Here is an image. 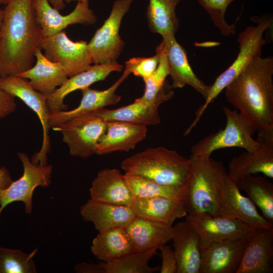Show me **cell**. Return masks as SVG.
Here are the masks:
<instances>
[{
	"instance_id": "603a6c76",
	"label": "cell",
	"mask_w": 273,
	"mask_h": 273,
	"mask_svg": "<svg viewBox=\"0 0 273 273\" xmlns=\"http://www.w3.org/2000/svg\"><path fill=\"white\" fill-rule=\"evenodd\" d=\"M172 226L171 240L177 262V273H199L201 250L197 233L186 220Z\"/></svg>"
},
{
	"instance_id": "7c38bea8",
	"label": "cell",
	"mask_w": 273,
	"mask_h": 273,
	"mask_svg": "<svg viewBox=\"0 0 273 273\" xmlns=\"http://www.w3.org/2000/svg\"><path fill=\"white\" fill-rule=\"evenodd\" d=\"M39 48L52 61L60 63L68 77L87 69L92 61L85 41H73L63 30L41 38Z\"/></svg>"
},
{
	"instance_id": "60d3db41",
	"label": "cell",
	"mask_w": 273,
	"mask_h": 273,
	"mask_svg": "<svg viewBox=\"0 0 273 273\" xmlns=\"http://www.w3.org/2000/svg\"><path fill=\"white\" fill-rule=\"evenodd\" d=\"M74 1H77L78 2H82L84 3H88L89 0H48L50 5L55 9L60 11L64 9L65 7V2L69 3L70 2Z\"/></svg>"
},
{
	"instance_id": "e575fe53",
	"label": "cell",
	"mask_w": 273,
	"mask_h": 273,
	"mask_svg": "<svg viewBox=\"0 0 273 273\" xmlns=\"http://www.w3.org/2000/svg\"><path fill=\"white\" fill-rule=\"evenodd\" d=\"M207 12L214 25L225 36L235 35V23L230 25L225 20V14L229 6L236 0H197Z\"/></svg>"
},
{
	"instance_id": "d4e9b609",
	"label": "cell",
	"mask_w": 273,
	"mask_h": 273,
	"mask_svg": "<svg viewBox=\"0 0 273 273\" xmlns=\"http://www.w3.org/2000/svg\"><path fill=\"white\" fill-rule=\"evenodd\" d=\"M134 251L159 248L171 240L173 226L135 216L125 227Z\"/></svg>"
},
{
	"instance_id": "e0dca14e",
	"label": "cell",
	"mask_w": 273,
	"mask_h": 273,
	"mask_svg": "<svg viewBox=\"0 0 273 273\" xmlns=\"http://www.w3.org/2000/svg\"><path fill=\"white\" fill-rule=\"evenodd\" d=\"M130 74V73L124 69L121 77L105 90L89 87L82 89V98L76 108L68 111L51 112L49 120L50 128H54L75 117L93 113L107 106L117 104L121 97L116 94V90Z\"/></svg>"
},
{
	"instance_id": "f35d334b",
	"label": "cell",
	"mask_w": 273,
	"mask_h": 273,
	"mask_svg": "<svg viewBox=\"0 0 273 273\" xmlns=\"http://www.w3.org/2000/svg\"><path fill=\"white\" fill-rule=\"evenodd\" d=\"M74 269L76 272L80 273H104L100 263H80L74 267Z\"/></svg>"
},
{
	"instance_id": "7402d4cb",
	"label": "cell",
	"mask_w": 273,
	"mask_h": 273,
	"mask_svg": "<svg viewBox=\"0 0 273 273\" xmlns=\"http://www.w3.org/2000/svg\"><path fill=\"white\" fill-rule=\"evenodd\" d=\"M84 221L92 222L99 232L125 228L136 216L131 206L110 204L89 199L80 207Z\"/></svg>"
},
{
	"instance_id": "cb8c5ba5",
	"label": "cell",
	"mask_w": 273,
	"mask_h": 273,
	"mask_svg": "<svg viewBox=\"0 0 273 273\" xmlns=\"http://www.w3.org/2000/svg\"><path fill=\"white\" fill-rule=\"evenodd\" d=\"M147 131L146 126L107 121L106 132L97 147L96 154L102 155L116 152H128L146 139Z\"/></svg>"
},
{
	"instance_id": "7a4b0ae2",
	"label": "cell",
	"mask_w": 273,
	"mask_h": 273,
	"mask_svg": "<svg viewBox=\"0 0 273 273\" xmlns=\"http://www.w3.org/2000/svg\"><path fill=\"white\" fill-rule=\"evenodd\" d=\"M273 57L253 60L224 89L226 99L257 131L273 130Z\"/></svg>"
},
{
	"instance_id": "8d00e7d4",
	"label": "cell",
	"mask_w": 273,
	"mask_h": 273,
	"mask_svg": "<svg viewBox=\"0 0 273 273\" xmlns=\"http://www.w3.org/2000/svg\"><path fill=\"white\" fill-rule=\"evenodd\" d=\"M161 252L162 264L161 273H177V262L174 250L168 245L164 244L159 249Z\"/></svg>"
},
{
	"instance_id": "52a82bcc",
	"label": "cell",
	"mask_w": 273,
	"mask_h": 273,
	"mask_svg": "<svg viewBox=\"0 0 273 273\" xmlns=\"http://www.w3.org/2000/svg\"><path fill=\"white\" fill-rule=\"evenodd\" d=\"M134 0H115L109 17L87 43L92 63L106 64L116 62L124 48L119 35L122 20Z\"/></svg>"
},
{
	"instance_id": "4fadbf2b",
	"label": "cell",
	"mask_w": 273,
	"mask_h": 273,
	"mask_svg": "<svg viewBox=\"0 0 273 273\" xmlns=\"http://www.w3.org/2000/svg\"><path fill=\"white\" fill-rule=\"evenodd\" d=\"M186 216L185 220L197 234L201 251L213 243L246 236L255 231L241 220L220 215Z\"/></svg>"
},
{
	"instance_id": "7bdbcfd3",
	"label": "cell",
	"mask_w": 273,
	"mask_h": 273,
	"mask_svg": "<svg viewBox=\"0 0 273 273\" xmlns=\"http://www.w3.org/2000/svg\"><path fill=\"white\" fill-rule=\"evenodd\" d=\"M8 0H0V4L6 5Z\"/></svg>"
},
{
	"instance_id": "5b68a950",
	"label": "cell",
	"mask_w": 273,
	"mask_h": 273,
	"mask_svg": "<svg viewBox=\"0 0 273 273\" xmlns=\"http://www.w3.org/2000/svg\"><path fill=\"white\" fill-rule=\"evenodd\" d=\"M257 24L246 27L239 35V53L233 63L210 85L205 102L195 113V118L188 127L191 131L197 125L209 105L253 60L261 57L262 47L267 43L263 36L271 27L272 19L268 16H254L250 18Z\"/></svg>"
},
{
	"instance_id": "5bb4252c",
	"label": "cell",
	"mask_w": 273,
	"mask_h": 273,
	"mask_svg": "<svg viewBox=\"0 0 273 273\" xmlns=\"http://www.w3.org/2000/svg\"><path fill=\"white\" fill-rule=\"evenodd\" d=\"M258 148L232 158L229 164V176L235 181L246 175L262 173L273 178V130L258 131Z\"/></svg>"
},
{
	"instance_id": "6da1fadb",
	"label": "cell",
	"mask_w": 273,
	"mask_h": 273,
	"mask_svg": "<svg viewBox=\"0 0 273 273\" xmlns=\"http://www.w3.org/2000/svg\"><path fill=\"white\" fill-rule=\"evenodd\" d=\"M0 39V78L32 67L42 38L32 0H8Z\"/></svg>"
},
{
	"instance_id": "9c48e42d",
	"label": "cell",
	"mask_w": 273,
	"mask_h": 273,
	"mask_svg": "<svg viewBox=\"0 0 273 273\" xmlns=\"http://www.w3.org/2000/svg\"><path fill=\"white\" fill-rule=\"evenodd\" d=\"M18 156L23 165V173L18 179L13 181L0 192V214L6 206L15 202H23L25 212L31 214L34 190L38 187H48L51 183V165L34 164L23 152L18 153Z\"/></svg>"
},
{
	"instance_id": "30bf717a",
	"label": "cell",
	"mask_w": 273,
	"mask_h": 273,
	"mask_svg": "<svg viewBox=\"0 0 273 273\" xmlns=\"http://www.w3.org/2000/svg\"><path fill=\"white\" fill-rule=\"evenodd\" d=\"M0 86L10 95L20 99L37 115L42 127V143L31 161L35 164H47V155L50 150L49 120L51 113L47 95L35 90L29 81L18 76L0 78Z\"/></svg>"
},
{
	"instance_id": "3957f363",
	"label": "cell",
	"mask_w": 273,
	"mask_h": 273,
	"mask_svg": "<svg viewBox=\"0 0 273 273\" xmlns=\"http://www.w3.org/2000/svg\"><path fill=\"white\" fill-rule=\"evenodd\" d=\"M184 185V205L187 214L203 217L219 215L220 179L223 164L210 156L191 155Z\"/></svg>"
},
{
	"instance_id": "2e32d148",
	"label": "cell",
	"mask_w": 273,
	"mask_h": 273,
	"mask_svg": "<svg viewBox=\"0 0 273 273\" xmlns=\"http://www.w3.org/2000/svg\"><path fill=\"white\" fill-rule=\"evenodd\" d=\"M251 234L216 242L203 249L199 273H236Z\"/></svg>"
},
{
	"instance_id": "9a60e30c",
	"label": "cell",
	"mask_w": 273,
	"mask_h": 273,
	"mask_svg": "<svg viewBox=\"0 0 273 273\" xmlns=\"http://www.w3.org/2000/svg\"><path fill=\"white\" fill-rule=\"evenodd\" d=\"M32 5L42 37L62 31L70 25H90L97 21L88 3L78 2L74 10L66 15H62L54 8L48 0H32Z\"/></svg>"
},
{
	"instance_id": "1f68e13d",
	"label": "cell",
	"mask_w": 273,
	"mask_h": 273,
	"mask_svg": "<svg viewBox=\"0 0 273 273\" xmlns=\"http://www.w3.org/2000/svg\"><path fill=\"white\" fill-rule=\"evenodd\" d=\"M124 176L134 199L161 197L184 204L185 195L184 186L164 185L146 177L133 174L125 173Z\"/></svg>"
},
{
	"instance_id": "836d02e7",
	"label": "cell",
	"mask_w": 273,
	"mask_h": 273,
	"mask_svg": "<svg viewBox=\"0 0 273 273\" xmlns=\"http://www.w3.org/2000/svg\"><path fill=\"white\" fill-rule=\"evenodd\" d=\"M37 249L26 254L20 250L0 247V273H36L33 257Z\"/></svg>"
},
{
	"instance_id": "83f0119b",
	"label": "cell",
	"mask_w": 273,
	"mask_h": 273,
	"mask_svg": "<svg viewBox=\"0 0 273 273\" xmlns=\"http://www.w3.org/2000/svg\"><path fill=\"white\" fill-rule=\"evenodd\" d=\"M132 207L137 216L171 226L187 215L182 203L165 197L135 198Z\"/></svg>"
},
{
	"instance_id": "ffe728a7",
	"label": "cell",
	"mask_w": 273,
	"mask_h": 273,
	"mask_svg": "<svg viewBox=\"0 0 273 273\" xmlns=\"http://www.w3.org/2000/svg\"><path fill=\"white\" fill-rule=\"evenodd\" d=\"M273 270V227L255 230L248 237L236 273H269Z\"/></svg>"
},
{
	"instance_id": "f1b7e54d",
	"label": "cell",
	"mask_w": 273,
	"mask_h": 273,
	"mask_svg": "<svg viewBox=\"0 0 273 273\" xmlns=\"http://www.w3.org/2000/svg\"><path fill=\"white\" fill-rule=\"evenodd\" d=\"M91 251L98 259L108 262L134 251L125 228H115L99 232L94 238Z\"/></svg>"
},
{
	"instance_id": "d590c367",
	"label": "cell",
	"mask_w": 273,
	"mask_h": 273,
	"mask_svg": "<svg viewBox=\"0 0 273 273\" xmlns=\"http://www.w3.org/2000/svg\"><path fill=\"white\" fill-rule=\"evenodd\" d=\"M155 55L151 57L132 58L125 62V68L134 76L142 78L143 80L149 77L156 70L159 61V54L156 52Z\"/></svg>"
},
{
	"instance_id": "4316f807",
	"label": "cell",
	"mask_w": 273,
	"mask_h": 273,
	"mask_svg": "<svg viewBox=\"0 0 273 273\" xmlns=\"http://www.w3.org/2000/svg\"><path fill=\"white\" fill-rule=\"evenodd\" d=\"M164 102L146 103L137 99L133 103L116 109L103 108L93 113L106 121H119L147 126L160 122L159 107Z\"/></svg>"
},
{
	"instance_id": "74e56055",
	"label": "cell",
	"mask_w": 273,
	"mask_h": 273,
	"mask_svg": "<svg viewBox=\"0 0 273 273\" xmlns=\"http://www.w3.org/2000/svg\"><path fill=\"white\" fill-rule=\"evenodd\" d=\"M15 98L0 86V119L8 116L15 111L16 108Z\"/></svg>"
},
{
	"instance_id": "ab89813d",
	"label": "cell",
	"mask_w": 273,
	"mask_h": 273,
	"mask_svg": "<svg viewBox=\"0 0 273 273\" xmlns=\"http://www.w3.org/2000/svg\"><path fill=\"white\" fill-rule=\"evenodd\" d=\"M13 181L8 169L4 167L0 168V192L9 186Z\"/></svg>"
},
{
	"instance_id": "b9f144b4",
	"label": "cell",
	"mask_w": 273,
	"mask_h": 273,
	"mask_svg": "<svg viewBox=\"0 0 273 273\" xmlns=\"http://www.w3.org/2000/svg\"><path fill=\"white\" fill-rule=\"evenodd\" d=\"M4 18V10L0 9V39L1 37L3 21Z\"/></svg>"
},
{
	"instance_id": "ba28073f",
	"label": "cell",
	"mask_w": 273,
	"mask_h": 273,
	"mask_svg": "<svg viewBox=\"0 0 273 273\" xmlns=\"http://www.w3.org/2000/svg\"><path fill=\"white\" fill-rule=\"evenodd\" d=\"M106 128V121L90 113L73 118L53 129L60 132L71 156L87 158L96 153Z\"/></svg>"
},
{
	"instance_id": "ac0fdd59",
	"label": "cell",
	"mask_w": 273,
	"mask_h": 273,
	"mask_svg": "<svg viewBox=\"0 0 273 273\" xmlns=\"http://www.w3.org/2000/svg\"><path fill=\"white\" fill-rule=\"evenodd\" d=\"M172 88H183L188 85L206 99L210 85L200 79L193 71L188 60L185 49L177 41L174 35L162 38Z\"/></svg>"
},
{
	"instance_id": "44dd1931",
	"label": "cell",
	"mask_w": 273,
	"mask_h": 273,
	"mask_svg": "<svg viewBox=\"0 0 273 273\" xmlns=\"http://www.w3.org/2000/svg\"><path fill=\"white\" fill-rule=\"evenodd\" d=\"M89 193L91 199L116 205L132 207L134 199L124 174L115 168L100 170L92 183Z\"/></svg>"
},
{
	"instance_id": "d6a6232c",
	"label": "cell",
	"mask_w": 273,
	"mask_h": 273,
	"mask_svg": "<svg viewBox=\"0 0 273 273\" xmlns=\"http://www.w3.org/2000/svg\"><path fill=\"white\" fill-rule=\"evenodd\" d=\"M156 248L145 251H133L116 259L100 263L104 273H153L158 267L148 264L150 259L157 254Z\"/></svg>"
},
{
	"instance_id": "d6986e66",
	"label": "cell",
	"mask_w": 273,
	"mask_h": 273,
	"mask_svg": "<svg viewBox=\"0 0 273 273\" xmlns=\"http://www.w3.org/2000/svg\"><path fill=\"white\" fill-rule=\"evenodd\" d=\"M123 66L117 61L106 64H95L85 70L70 76L49 96L47 104L51 112L65 110V98L77 90L89 87L93 83L105 80L112 72L120 71Z\"/></svg>"
},
{
	"instance_id": "277c9868",
	"label": "cell",
	"mask_w": 273,
	"mask_h": 273,
	"mask_svg": "<svg viewBox=\"0 0 273 273\" xmlns=\"http://www.w3.org/2000/svg\"><path fill=\"white\" fill-rule=\"evenodd\" d=\"M126 173L140 175L160 184L184 187L190 167V159L163 147L148 148L123 160Z\"/></svg>"
},
{
	"instance_id": "f546056e",
	"label": "cell",
	"mask_w": 273,
	"mask_h": 273,
	"mask_svg": "<svg viewBox=\"0 0 273 273\" xmlns=\"http://www.w3.org/2000/svg\"><path fill=\"white\" fill-rule=\"evenodd\" d=\"M181 0H149L147 18L150 30L162 38L174 35L179 27L175 9Z\"/></svg>"
},
{
	"instance_id": "4dcf8cb0",
	"label": "cell",
	"mask_w": 273,
	"mask_h": 273,
	"mask_svg": "<svg viewBox=\"0 0 273 273\" xmlns=\"http://www.w3.org/2000/svg\"><path fill=\"white\" fill-rule=\"evenodd\" d=\"M245 191L261 215L273 223V185L264 177L248 175L235 181Z\"/></svg>"
},
{
	"instance_id": "484cf974",
	"label": "cell",
	"mask_w": 273,
	"mask_h": 273,
	"mask_svg": "<svg viewBox=\"0 0 273 273\" xmlns=\"http://www.w3.org/2000/svg\"><path fill=\"white\" fill-rule=\"evenodd\" d=\"M34 57L35 65L17 76L28 79L35 90L49 96L63 84L68 77L62 65L47 58L40 48L36 50Z\"/></svg>"
},
{
	"instance_id": "8992f818",
	"label": "cell",
	"mask_w": 273,
	"mask_h": 273,
	"mask_svg": "<svg viewBox=\"0 0 273 273\" xmlns=\"http://www.w3.org/2000/svg\"><path fill=\"white\" fill-rule=\"evenodd\" d=\"M226 117L223 129L211 134L194 145L191 148L192 155L210 156L217 150L238 147L253 151L259 146L258 140L252 136L256 130L238 112L226 106L222 107Z\"/></svg>"
},
{
	"instance_id": "8fae6325",
	"label": "cell",
	"mask_w": 273,
	"mask_h": 273,
	"mask_svg": "<svg viewBox=\"0 0 273 273\" xmlns=\"http://www.w3.org/2000/svg\"><path fill=\"white\" fill-rule=\"evenodd\" d=\"M240 190L225 170L220 182L219 215L241 220L255 230L272 228L273 223L258 212L251 200Z\"/></svg>"
}]
</instances>
